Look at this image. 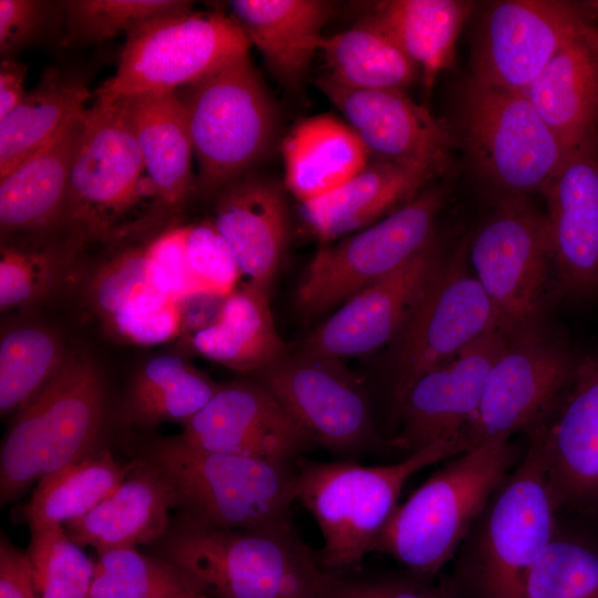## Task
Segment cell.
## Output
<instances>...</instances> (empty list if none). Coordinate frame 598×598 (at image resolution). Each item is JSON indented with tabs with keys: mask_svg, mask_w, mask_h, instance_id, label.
Segmentation results:
<instances>
[{
	"mask_svg": "<svg viewBox=\"0 0 598 598\" xmlns=\"http://www.w3.org/2000/svg\"><path fill=\"white\" fill-rule=\"evenodd\" d=\"M161 557L215 598H336L339 574L296 530L251 532L177 520Z\"/></svg>",
	"mask_w": 598,
	"mask_h": 598,
	"instance_id": "6da1fadb",
	"label": "cell"
},
{
	"mask_svg": "<svg viewBox=\"0 0 598 598\" xmlns=\"http://www.w3.org/2000/svg\"><path fill=\"white\" fill-rule=\"evenodd\" d=\"M143 458L168 482L181 522L251 532L296 530L298 464L207 451L177 435L151 440Z\"/></svg>",
	"mask_w": 598,
	"mask_h": 598,
	"instance_id": "7a4b0ae2",
	"label": "cell"
},
{
	"mask_svg": "<svg viewBox=\"0 0 598 598\" xmlns=\"http://www.w3.org/2000/svg\"><path fill=\"white\" fill-rule=\"evenodd\" d=\"M518 461L517 446L508 436L448 457L398 504L370 553L388 555L415 576H433L458 550Z\"/></svg>",
	"mask_w": 598,
	"mask_h": 598,
	"instance_id": "3957f363",
	"label": "cell"
},
{
	"mask_svg": "<svg viewBox=\"0 0 598 598\" xmlns=\"http://www.w3.org/2000/svg\"><path fill=\"white\" fill-rule=\"evenodd\" d=\"M106 388L96 363L68 354L54 377L12 420L0 450V503L103 446Z\"/></svg>",
	"mask_w": 598,
	"mask_h": 598,
	"instance_id": "277c9868",
	"label": "cell"
},
{
	"mask_svg": "<svg viewBox=\"0 0 598 598\" xmlns=\"http://www.w3.org/2000/svg\"><path fill=\"white\" fill-rule=\"evenodd\" d=\"M462 452L457 442H439L389 465L369 466L355 460L299 461L296 499L320 529L321 564L337 574L358 567L398 506L409 478Z\"/></svg>",
	"mask_w": 598,
	"mask_h": 598,
	"instance_id": "5b68a950",
	"label": "cell"
},
{
	"mask_svg": "<svg viewBox=\"0 0 598 598\" xmlns=\"http://www.w3.org/2000/svg\"><path fill=\"white\" fill-rule=\"evenodd\" d=\"M123 99L86 109L59 225L74 244L118 238L140 223L137 208H162ZM147 174V173H146Z\"/></svg>",
	"mask_w": 598,
	"mask_h": 598,
	"instance_id": "8992f818",
	"label": "cell"
},
{
	"mask_svg": "<svg viewBox=\"0 0 598 598\" xmlns=\"http://www.w3.org/2000/svg\"><path fill=\"white\" fill-rule=\"evenodd\" d=\"M176 93L186 114L203 193H218L268 153L277 113L248 54Z\"/></svg>",
	"mask_w": 598,
	"mask_h": 598,
	"instance_id": "52a82bcc",
	"label": "cell"
},
{
	"mask_svg": "<svg viewBox=\"0 0 598 598\" xmlns=\"http://www.w3.org/2000/svg\"><path fill=\"white\" fill-rule=\"evenodd\" d=\"M557 513L542 454L528 442L463 542V567L480 598H523L526 575L557 529Z\"/></svg>",
	"mask_w": 598,
	"mask_h": 598,
	"instance_id": "ba28073f",
	"label": "cell"
},
{
	"mask_svg": "<svg viewBox=\"0 0 598 598\" xmlns=\"http://www.w3.org/2000/svg\"><path fill=\"white\" fill-rule=\"evenodd\" d=\"M467 259L505 331L542 320L559 296L548 220L528 196L501 195L468 239Z\"/></svg>",
	"mask_w": 598,
	"mask_h": 598,
	"instance_id": "9c48e42d",
	"label": "cell"
},
{
	"mask_svg": "<svg viewBox=\"0 0 598 598\" xmlns=\"http://www.w3.org/2000/svg\"><path fill=\"white\" fill-rule=\"evenodd\" d=\"M460 126L472 166L502 195L542 192L569 154L524 92L470 79Z\"/></svg>",
	"mask_w": 598,
	"mask_h": 598,
	"instance_id": "30bf717a",
	"label": "cell"
},
{
	"mask_svg": "<svg viewBox=\"0 0 598 598\" xmlns=\"http://www.w3.org/2000/svg\"><path fill=\"white\" fill-rule=\"evenodd\" d=\"M250 42L230 14L182 11L153 19L126 34L117 69L92 95L111 103L177 90L248 54Z\"/></svg>",
	"mask_w": 598,
	"mask_h": 598,
	"instance_id": "8fae6325",
	"label": "cell"
},
{
	"mask_svg": "<svg viewBox=\"0 0 598 598\" xmlns=\"http://www.w3.org/2000/svg\"><path fill=\"white\" fill-rule=\"evenodd\" d=\"M444 199L443 187L424 188L386 217L320 248L297 287L301 316L312 319L341 306L434 244Z\"/></svg>",
	"mask_w": 598,
	"mask_h": 598,
	"instance_id": "7c38bea8",
	"label": "cell"
},
{
	"mask_svg": "<svg viewBox=\"0 0 598 598\" xmlns=\"http://www.w3.org/2000/svg\"><path fill=\"white\" fill-rule=\"evenodd\" d=\"M467 245L464 238L444 255L391 343L393 400L415 378L501 328L492 301L470 267Z\"/></svg>",
	"mask_w": 598,
	"mask_h": 598,
	"instance_id": "4fadbf2b",
	"label": "cell"
},
{
	"mask_svg": "<svg viewBox=\"0 0 598 598\" xmlns=\"http://www.w3.org/2000/svg\"><path fill=\"white\" fill-rule=\"evenodd\" d=\"M577 357L543 319L507 331L486 377L478 410L460 439L464 450L525 433L564 388Z\"/></svg>",
	"mask_w": 598,
	"mask_h": 598,
	"instance_id": "5bb4252c",
	"label": "cell"
},
{
	"mask_svg": "<svg viewBox=\"0 0 598 598\" xmlns=\"http://www.w3.org/2000/svg\"><path fill=\"white\" fill-rule=\"evenodd\" d=\"M255 380L338 460H355L379 443L367 390L341 359L289 351Z\"/></svg>",
	"mask_w": 598,
	"mask_h": 598,
	"instance_id": "9a60e30c",
	"label": "cell"
},
{
	"mask_svg": "<svg viewBox=\"0 0 598 598\" xmlns=\"http://www.w3.org/2000/svg\"><path fill=\"white\" fill-rule=\"evenodd\" d=\"M592 21L587 4L556 0L496 2L478 25L470 79L524 92L557 51Z\"/></svg>",
	"mask_w": 598,
	"mask_h": 598,
	"instance_id": "2e32d148",
	"label": "cell"
},
{
	"mask_svg": "<svg viewBox=\"0 0 598 598\" xmlns=\"http://www.w3.org/2000/svg\"><path fill=\"white\" fill-rule=\"evenodd\" d=\"M559 511L598 512V343L578 354L554 402L525 432Z\"/></svg>",
	"mask_w": 598,
	"mask_h": 598,
	"instance_id": "e0dca14e",
	"label": "cell"
},
{
	"mask_svg": "<svg viewBox=\"0 0 598 598\" xmlns=\"http://www.w3.org/2000/svg\"><path fill=\"white\" fill-rule=\"evenodd\" d=\"M207 451L298 464L317 443L257 380L220 384L177 435Z\"/></svg>",
	"mask_w": 598,
	"mask_h": 598,
	"instance_id": "ac0fdd59",
	"label": "cell"
},
{
	"mask_svg": "<svg viewBox=\"0 0 598 598\" xmlns=\"http://www.w3.org/2000/svg\"><path fill=\"white\" fill-rule=\"evenodd\" d=\"M506 338L507 331L493 330L415 378L394 399L401 421L394 444L410 454L439 442L460 443L478 410L486 377Z\"/></svg>",
	"mask_w": 598,
	"mask_h": 598,
	"instance_id": "d6986e66",
	"label": "cell"
},
{
	"mask_svg": "<svg viewBox=\"0 0 598 598\" xmlns=\"http://www.w3.org/2000/svg\"><path fill=\"white\" fill-rule=\"evenodd\" d=\"M445 254L437 240L344 301L296 351L342 359L391 344Z\"/></svg>",
	"mask_w": 598,
	"mask_h": 598,
	"instance_id": "ffe728a7",
	"label": "cell"
},
{
	"mask_svg": "<svg viewBox=\"0 0 598 598\" xmlns=\"http://www.w3.org/2000/svg\"><path fill=\"white\" fill-rule=\"evenodd\" d=\"M318 89L340 111L370 161L426 167L436 175L450 161L448 127L402 90H362L338 85L320 75Z\"/></svg>",
	"mask_w": 598,
	"mask_h": 598,
	"instance_id": "44dd1931",
	"label": "cell"
},
{
	"mask_svg": "<svg viewBox=\"0 0 598 598\" xmlns=\"http://www.w3.org/2000/svg\"><path fill=\"white\" fill-rule=\"evenodd\" d=\"M559 297L598 291V137L568 154L543 187Z\"/></svg>",
	"mask_w": 598,
	"mask_h": 598,
	"instance_id": "7402d4cb",
	"label": "cell"
},
{
	"mask_svg": "<svg viewBox=\"0 0 598 598\" xmlns=\"http://www.w3.org/2000/svg\"><path fill=\"white\" fill-rule=\"evenodd\" d=\"M214 224L230 247L247 285L270 296L288 237L280 185L246 174L217 193Z\"/></svg>",
	"mask_w": 598,
	"mask_h": 598,
	"instance_id": "603a6c76",
	"label": "cell"
},
{
	"mask_svg": "<svg viewBox=\"0 0 598 598\" xmlns=\"http://www.w3.org/2000/svg\"><path fill=\"white\" fill-rule=\"evenodd\" d=\"M174 493L162 473L141 457L121 485L81 518L65 524L68 536L97 554L158 542L171 528Z\"/></svg>",
	"mask_w": 598,
	"mask_h": 598,
	"instance_id": "cb8c5ba5",
	"label": "cell"
},
{
	"mask_svg": "<svg viewBox=\"0 0 598 598\" xmlns=\"http://www.w3.org/2000/svg\"><path fill=\"white\" fill-rule=\"evenodd\" d=\"M568 153L598 137V25L568 40L524 91Z\"/></svg>",
	"mask_w": 598,
	"mask_h": 598,
	"instance_id": "d4e9b609",
	"label": "cell"
},
{
	"mask_svg": "<svg viewBox=\"0 0 598 598\" xmlns=\"http://www.w3.org/2000/svg\"><path fill=\"white\" fill-rule=\"evenodd\" d=\"M436 174L423 166L369 161L331 193L301 205V218L318 239L329 243L359 231L395 212Z\"/></svg>",
	"mask_w": 598,
	"mask_h": 598,
	"instance_id": "484cf974",
	"label": "cell"
},
{
	"mask_svg": "<svg viewBox=\"0 0 598 598\" xmlns=\"http://www.w3.org/2000/svg\"><path fill=\"white\" fill-rule=\"evenodd\" d=\"M86 109L0 178L1 235L59 226Z\"/></svg>",
	"mask_w": 598,
	"mask_h": 598,
	"instance_id": "4316f807",
	"label": "cell"
},
{
	"mask_svg": "<svg viewBox=\"0 0 598 598\" xmlns=\"http://www.w3.org/2000/svg\"><path fill=\"white\" fill-rule=\"evenodd\" d=\"M230 16L278 81L297 86L320 50L333 3L322 0H233Z\"/></svg>",
	"mask_w": 598,
	"mask_h": 598,
	"instance_id": "83f0119b",
	"label": "cell"
},
{
	"mask_svg": "<svg viewBox=\"0 0 598 598\" xmlns=\"http://www.w3.org/2000/svg\"><path fill=\"white\" fill-rule=\"evenodd\" d=\"M121 99L162 209L181 206L193 189L194 148L176 90Z\"/></svg>",
	"mask_w": 598,
	"mask_h": 598,
	"instance_id": "f1b7e54d",
	"label": "cell"
},
{
	"mask_svg": "<svg viewBox=\"0 0 598 598\" xmlns=\"http://www.w3.org/2000/svg\"><path fill=\"white\" fill-rule=\"evenodd\" d=\"M285 186L302 204L340 187L370 161L349 125L329 114L298 122L281 144Z\"/></svg>",
	"mask_w": 598,
	"mask_h": 598,
	"instance_id": "f546056e",
	"label": "cell"
},
{
	"mask_svg": "<svg viewBox=\"0 0 598 598\" xmlns=\"http://www.w3.org/2000/svg\"><path fill=\"white\" fill-rule=\"evenodd\" d=\"M270 296L244 283L228 295L217 319L196 331L193 348L203 357L240 372L257 373L289 350L276 330Z\"/></svg>",
	"mask_w": 598,
	"mask_h": 598,
	"instance_id": "4dcf8cb0",
	"label": "cell"
},
{
	"mask_svg": "<svg viewBox=\"0 0 598 598\" xmlns=\"http://www.w3.org/2000/svg\"><path fill=\"white\" fill-rule=\"evenodd\" d=\"M320 51L324 60L321 75L344 87L404 91L420 75L374 12L324 37Z\"/></svg>",
	"mask_w": 598,
	"mask_h": 598,
	"instance_id": "1f68e13d",
	"label": "cell"
},
{
	"mask_svg": "<svg viewBox=\"0 0 598 598\" xmlns=\"http://www.w3.org/2000/svg\"><path fill=\"white\" fill-rule=\"evenodd\" d=\"M92 95L85 81L48 68L38 84L0 118V178L49 143Z\"/></svg>",
	"mask_w": 598,
	"mask_h": 598,
	"instance_id": "d6a6232c",
	"label": "cell"
},
{
	"mask_svg": "<svg viewBox=\"0 0 598 598\" xmlns=\"http://www.w3.org/2000/svg\"><path fill=\"white\" fill-rule=\"evenodd\" d=\"M473 6L462 0H392L373 12L415 63L430 91L453 63L457 37Z\"/></svg>",
	"mask_w": 598,
	"mask_h": 598,
	"instance_id": "836d02e7",
	"label": "cell"
},
{
	"mask_svg": "<svg viewBox=\"0 0 598 598\" xmlns=\"http://www.w3.org/2000/svg\"><path fill=\"white\" fill-rule=\"evenodd\" d=\"M219 385L181 357H154L133 379L123 419L145 429L166 422L185 424L205 406Z\"/></svg>",
	"mask_w": 598,
	"mask_h": 598,
	"instance_id": "e575fe53",
	"label": "cell"
},
{
	"mask_svg": "<svg viewBox=\"0 0 598 598\" xmlns=\"http://www.w3.org/2000/svg\"><path fill=\"white\" fill-rule=\"evenodd\" d=\"M124 465L104 448L43 477L21 509L29 527L62 525L89 513L125 480Z\"/></svg>",
	"mask_w": 598,
	"mask_h": 598,
	"instance_id": "d590c367",
	"label": "cell"
},
{
	"mask_svg": "<svg viewBox=\"0 0 598 598\" xmlns=\"http://www.w3.org/2000/svg\"><path fill=\"white\" fill-rule=\"evenodd\" d=\"M58 334L49 328L21 323L0 339V413H17L54 377L65 358Z\"/></svg>",
	"mask_w": 598,
	"mask_h": 598,
	"instance_id": "8d00e7d4",
	"label": "cell"
},
{
	"mask_svg": "<svg viewBox=\"0 0 598 598\" xmlns=\"http://www.w3.org/2000/svg\"><path fill=\"white\" fill-rule=\"evenodd\" d=\"M202 588L177 566L135 547L97 554L87 598H202Z\"/></svg>",
	"mask_w": 598,
	"mask_h": 598,
	"instance_id": "74e56055",
	"label": "cell"
},
{
	"mask_svg": "<svg viewBox=\"0 0 598 598\" xmlns=\"http://www.w3.org/2000/svg\"><path fill=\"white\" fill-rule=\"evenodd\" d=\"M523 598H598V542L556 529L526 575Z\"/></svg>",
	"mask_w": 598,
	"mask_h": 598,
	"instance_id": "f35d334b",
	"label": "cell"
},
{
	"mask_svg": "<svg viewBox=\"0 0 598 598\" xmlns=\"http://www.w3.org/2000/svg\"><path fill=\"white\" fill-rule=\"evenodd\" d=\"M25 554L37 598H87L94 561L62 525L30 527Z\"/></svg>",
	"mask_w": 598,
	"mask_h": 598,
	"instance_id": "ab89813d",
	"label": "cell"
},
{
	"mask_svg": "<svg viewBox=\"0 0 598 598\" xmlns=\"http://www.w3.org/2000/svg\"><path fill=\"white\" fill-rule=\"evenodd\" d=\"M181 0H69L60 45L95 43L121 32L130 33L153 19L190 10Z\"/></svg>",
	"mask_w": 598,
	"mask_h": 598,
	"instance_id": "60d3db41",
	"label": "cell"
},
{
	"mask_svg": "<svg viewBox=\"0 0 598 598\" xmlns=\"http://www.w3.org/2000/svg\"><path fill=\"white\" fill-rule=\"evenodd\" d=\"M86 297L103 322L117 313L172 299L156 285L144 246L128 248L104 262L93 274Z\"/></svg>",
	"mask_w": 598,
	"mask_h": 598,
	"instance_id": "b9f144b4",
	"label": "cell"
},
{
	"mask_svg": "<svg viewBox=\"0 0 598 598\" xmlns=\"http://www.w3.org/2000/svg\"><path fill=\"white\" fill-rule=\"evenodd\" d=\"M56 252L3 245L0 249L1 310L28 306L44 297L61 277Z\"/></svg>",
	"mask_w": 598,
	"mask_h": 598,
	"instance_id": "7bdbcfd3",
	"label": "cell"
},
{
	"mask_svg": "<svg viewBox=\"0 0 598 598\" xmlns=\"http://www.w3.org/2000/svg\"><path fill=\"white\" fill-rule=\"evenodd\" d=\"M186 251L198 293L226 298L243 277L236 258L214 221L187 226Z\"/></svg>",
	"mask_w": 598,
	"mask_h": 598,
	"instance_id": "ee69618b",
	"label": "cell"
},
{
	"mask_svg": "<svg viewBox=\"0 0 598 598\" xmlns=\"http://www.w3.org/2000/svg\"><path fill=\"white\" fill-rule=\"evenodd\" d=\"M65 1L0 0V51L8 56L63 34Z\"/></svg>",
	"mask_w": 598,
	"mask_h": 598,
	"instance_id": "f6af8a7d",
	"label": "cell"
},
{
	"mask_svg": "<svg viewBox=\"0 0 598 598\" xmlns=\"http://www.w3.org/2000/svg\"><path fill=\"white\" fill-rule=\"evenodd\" d=\"M187 226H173L144 246L151 272L159 289L175 301L198 293L186 251Z\"/></svg>",
	"mask_w": 598,
	"mask_h": 598,
	"instance_id": "bcb514c9",
	"label": "cell"
},
{
	"mask_svg": "<svg viewBox=\"0 0 598 598\" xmlns=\"http://www.w3.org/2000/svg\"><path fill=\"white\" fill-rule=\"evenodd\" d=\"M104 324L123 341L150 347L177 337L183 330V316L179 302L167 299L117 313Z\"/></svg>",
	"mask_w": 598,
	"mask_h": 598,
	"instance_id": "7dc6e473",
	"label": "cell"
},
{
	"mask_svg": "<svg viewBox=\"0 0 598 598\" xmlns=\"http://www.w3.org/2000/svg\"><path fill=\"white\" fill-rule=\"evenodd\" d=\"M336 598H453L417 580L344 578L339 575Z\"/></svg>",
	"mask_w": 598,
	"mask_h": 598,
	"instance_id": "c3c4849f",
	"label": "cell"
},
{
	"mask_svg": "<svg viewBox=\"0 0 598 598\" xmlns=\"http://www.w3.org/2000/svg\"><path fill=\"white\" fill-rule=\"evenodd\" d=\"M0 598H37L25 550L14 546L3 533L0 539Z\"/></svg>",
	"mask_w": 598,
	"mask_h": 598,
	"instance_id": "681fc988",
	"label": "cell"
},
{
	"mask_svg": "<svg viewBox=\"0 0 598 598\" xmlns=\"http://www.w3.org/2000/svg\"><path fill=\"white\" fill-rule=\"evenodd\" d=\"M28 68L6 58L0 64V118L4 117L23 97V80Z\"/></svg>",
	"mask_w": 598,
	"mask_h": 598,
	"instance_id": "f907efd6",
	"label": "cell"
},
{
	"mask_svg": "<svg viewBox=\"0 0 598 598\" xmlns=\"http://www.w3.org/2000/svg\"><path fill=\"white\" fill-rule=\"evenodd\" d=\"M202 598H209L207 595L203 596Z\"/></svg>",
	"mask_w": 598,
	"mask_h": 598,
	"instance_id": "816d5d0a",
	"label": "cell"
}]
</instances>
